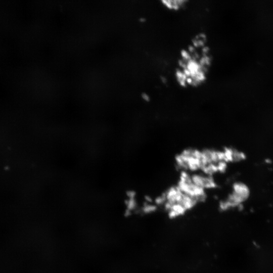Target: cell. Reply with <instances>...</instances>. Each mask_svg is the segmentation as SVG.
I'll use <instances>...</instances> for the list:
<instances>
[{"instance_id":"obj_1","label":"cell","mask_w":273,"mask_h":273,"mask_svg":"<svg viewBox=\"0 0 273 273\" xmlns=\"http://www.w3.org/2000/svg\"><path fill=\"white\" fill-rule=\"evenodd\" d=\"M249 194L248 188L242 184H237L233 187L232 193L229 196L226 204L235 205L242 202Z\"/></svg>"},{"instance_id":"obj_2","label":"cell","mask_w":273,"mask_h":273,"mask_svg":"<svg viewBox=\"0 0 273 273\" xmlns=\"http://www.w3.org/2000/svg\"><path fill=\"white\" fill-rule=\"evenodd\" d=\"M143 98L146 100H148V99H149V97H148V95H147L145 94H144Z\"/></svg>"}]
</instances>
